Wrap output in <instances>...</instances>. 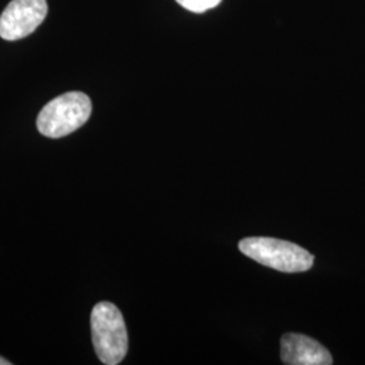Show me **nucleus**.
<instances>
[{"instance_id": "7", "label": "nucleus", "mask_w": 365, "mask_h": 365, "mask_svg": "<svg viewBox=\"0 0 365 365\" xmlns=\"http://www.w3.org/2000/svg\"><path fill=\"white\" fill-rule=\"evenodd\" d=\"M0 365H11V361H9V360L0 357Z\"/></svg>"}, {"instance_id": "5", "label": "nucleus", "mask_w": 365, "mask_h": 365, "mask_svg": "<svg viewBox=\"0 0 365 365\" xmlns=\"http://www.w3.org/2000/svg\"><path fill=\"white\" fill-rule=\"evenodd\" d=\"M280 357L288 365H330L333 357L324 345L303 334L287 333L280 341Z\"/></svg>"}, {"instance_id": "2", "label": "nucleus", "mask_w": 365, "mask_h": 365, "mask_svg": "<svg viewBox=\"0 0 365 365\" xmlns=\"http://www.w3.org/2000/svg\"><path fill=\"white\" fill-rule=\"evenodd\" d=\"M240 250L249 259L276 271L295 274L312 269L314 256L297 244L269 237H249L240 241Z\"/></svg>"}, {"instance_id": "3", "label": "nucleus", "mask_w": 365, "mask_h": 365, "mask_svg": "<svg viewBox=\"0 0 365 365\" xmlns=\"http://www.w3.org/2000/svg\"><path fill=\"white\" fill-rule=\"evenodd\" d=\"M91 99L83 92H66L39 111L37 129L49 138H61L78 130L90 119Z\"/></svg>"}, {"instance_id": "1", "label": "nucleus", "mask_w": 365, "mask_h": 365, "mask_svg": "<svg viewBox=\"0 0 365 365\" xmlns=\"http://www.w3.org/2000/svg\"><path fill=\"white\" fill-rule=\"evenodd\" d=\"M92 342L99 360L117 365L129 349V336L123 315L110 302L98 303L91 313Z\"/></svg>"}, {"instance_id": "6", "label": "nucleus", "mask_w": 365, "mask_h": 365, "mask_svg": "<svg viewBox=\"0 0 365 365\" xmlns=\"http://www.w3.org/2000/svg\"><path fill=\"white\" fill-rule=\"evenodd\" d=\"M182 9L191 13H206L221 4L222 0H176Z\"/></svg>"}, {"instance_id": "4", "label": "nucleus", "mask_w": 365, "mask_h": 365, "mask_svg": "<svg viewBox=\"0 0 365 365\" xmlns=\"http://www.w3.org/2000/svg\"><path fill=\"white\" fill-rule=\"evenodd\" d=\"M48 14L46 0H13L0 15V37L18 41L34 33Z\"/></svg>"}]
</instances>
